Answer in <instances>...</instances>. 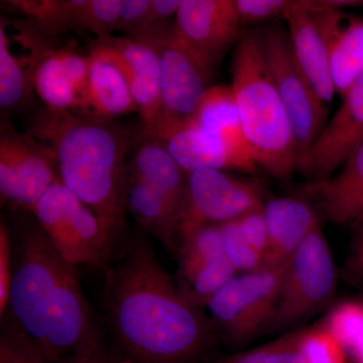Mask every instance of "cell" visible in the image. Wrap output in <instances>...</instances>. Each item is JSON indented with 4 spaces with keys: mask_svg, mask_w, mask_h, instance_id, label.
<instances>
[{
    "mask_svg": "<svg viewBox=\"0 0 363 363\" xmlns=\"http://www.w3.org/2000/svg\"><path fill=\"white\" fill-rule=\"evenodd\" d=\"M126 209L138 223L171 252L178 250L181 215L157 191L126 173Z\"/></svg>",
    "mask_w": 363,
    "mask_h": 363,
    "instance_id": "603a6c76",
    "label": "cell"
},
{
    "mask_svg": "<svg viewBox=\"0 0 363 363\" xmlns=\"http://www.w3.org/2000/svg\"><path fill=\"white\" fill-rule=\"evenodd\" d=\"M189 123L214 136L240 156L252 160L231 85L211 86Z\"/></svg>",
    "mask_w": 363,
    "mask_h": 363,
    "instance_id": "cb8c5ba5",
    "label": "cell"
},
{
    "mask_svg": "<svg viewBox=\"0 0 363 363\" xmlns=\"http://www.w3.org/2000/svg\"><path fill=\"white\" fill-rule=\"evenodd\" d=\"M33 89L48 109L52 111H71L86 116L88 113L76 86L64 68L57 49L52 50L40 62L35 72Z\"/></svg>",
    "mask_w": 363,
    "mask_h": 363,
    "instance_id": "d4e9b609",
    "label": "cell"
},
{
    "mask_svg": "<svg viewBox=\"0 0 363 363\" xmlns=\"http://www.w3.org/2000/svg\"><path fill=\"white\" fill-rule=\"evenodd\" d=\"M60 181L49 147L32 133L2 125L0 135V194L2 202L30 211L52 184Z\"/></svg>",
    "mask_w": 363,
    "mask_h": 363,
    "instance_id": "8fae6325",
    "label": "cell"
},
{
    "mask_svg": "<svg viewBox=\"0 0 363 363\" xmlns=\"http://www.w3.org/2000/svg\"><path fill=\"white\" fill-rule=\"evenodd\" d=\"M323 324L350 354L363 338V302L345 301L340 303L327 315Z\"/></svg>",
    "mask_w": 363,
    "mask_h": 363,
    "instance_id": "f1b7e54d",
    "label": "cell"
},
{
    "mask_svg": "<svg viewBox=\"0 0 363 363\" xmlns=\"http://www.w3.org/2000/svg\"><path fill=\"white\" fill-rule=\"evenodd\" d=\"M33 135L50 147L61 183L89 208L119 245L125 231V135L106 119L47 109Z\"/></svg>",
    "mask_w": 363,
    "mask_h": 363,
    "instance_id": "3957f363",
    "label": "cell"
},
{
    "mask_svg": "<svg viewBox=\"0 0 363 363\" xmlns=\"http://www.w3.org/2000/svg\"><path fill=\"white\" fill-rule=\"evenodd\" d=\"M264 204V188L259 181L238 179L221 169L191 172L178 247L182 240L203 226L235 220Z\"/></svg>",
    "mask_w": 363,
    "mask_h": 363,
    "instance_id": "30bf717a",
    "label": "cell"
},
{
    "mask_svg": "<svg viewBox=\"0 0 363 363\" xmlns=\"http://www.w3.org/2000/svg\"><path fill=\"white\" fill-rule=\"evenodd\" d=\"M52 247L74 267H107L118 245L104 224L57 181L48 189L33 211Z\"/></svg>",
    "mask_w": 363,
    "mask_h": 363,
    "instance_id": "5b68a950",
    "label": "cell"
},
{
    "mask_svg": "<svg viewBox=\"0 0 363 363\" xmlns=\"http://www.w3.org/2000/svg\"><path fill=\"white\" fill-rule=\"evenodd\" d=\"M175 26L182 39L214 69L242 35L233 0H181Z\"/></svg>",
    "mask_w": 363,
    "mask_h": 363,
    "instance_id": "5bb4252c",
    "label": "cell"
},
{
    "mask_svg": "<svg viewBox=\"0 0 363 363\" xmlns=\"http://www.w3.org/2000/svg\"><path fill=\"white\" fill-rule=\"evenodd\" d=\"M101 303L119 363H194L215 342L212 320L182 296L143 236L105 269Z\"/></svg>",
    "mask_w": 363,
    "mask_h": 363,
    "instance_id": "6da1fadb",
    "label": "cell"
},
{
    "mask_svg": "<svg viewBox=\"0 0 363 363\" xmlns=\"http://www.w3.org/2000/svg\"><path fill=\"white\" fill-rule=\"evenodd\" d=\"M11 262H13V247H11V229L2 221L0 224V316L6 312L9 305Z\"/></svg>",
    "mask_w": 363,
    "mask_h": 363,
    "instance_id": "e575fe53",
    "label": "cell"
},
{
    "mask_svg": "<svg viewBox=\"0 0 363 363\" xmlns=\"http://www.w3.org/2000/svg\"><path fill=\"white\" fill-rule=\"evenodd\" d=\"M0 363H49L38 344L9 313L1 316Z\"/></svg>",
    "mask_w": 363,
    "mask_h": 363,
    "instance_id": "4316f807",
    "label": "cell"
},
{
    "mask_svg": "<svg viewBox=\"0 0 363 363\" xmlns=\"http://www.w3.org/2000/svg\"><path fill=\"white\" fill-rule=\"evenodd\" d=\"M236 13L242 23H257L262 21L288 18L300 1L295 0H233Z\"/></svg>",
    "mask_w": 363,
    "mask_h": 363,
    "instance_id": "d6a6232c",
    "label": "cell"
},
{
    "mask_svg": "<svg viewBox=\"0 0 363 363\" xmlns=\"http://www.w3.org/2000/svg\"><path fill=\"white\" fill-rule=\"evenodd\" d=\"M11 291L4 313L38 344L49 363L104 342L76 267L55 250L37 220L16 233L11 229Z\"/></svg>",
    "mask_w": 363,
    "mask_h": 363,
    "instance_id": "7a4b0ae2",
    "label": "cell"
},
{
    "mask_svg": "<svg viewBox=\"0 0 363 363\" xmlns=\"http://www.w3.org/2000/svg\"><path fill=\"white\" fill-rule=\"evenodd\" d=\"M224 252L238 274L257 271L262 267L264 257L245 240L238 219L220 225Z\"/></svg>",
    "mask_w": 363,
    "mask_h": 363,
    "instance_id": "4dcf8cb0",
    "label": "cell"
},
{
    "mask_svg": "<svg viewBox=\"0 0 363 363\" xmlns=\"http://www.w3.org/2000/svg\"><path fill=\"white\" fill-rule=\"evenodd\" d=\"M363 142V74L343 96L330 123L298 161L304 175L322 181L333 176Z\"/></svg>",
    "mask_w": 363,
    "mask_h": 363,
    "instance_id": "4fadbf2b",
    "label": "cell"
},
{
    "mask_svg": "<svg viewBox=\"0 0 363 363\" xmlns=\"http://www.w3.org/2000/svg\"><path fill=\"white\" fill-rule=\"evenodd\" d=\"M131 38L147 43L159 56L162 109L152 128L162 123L190 121L211 87L213 67L182 39L175 21H166Z\"/></svg>",
    "mask_w": 363,
    "mask_h": 363,
    "instance_id": "8992f818",
    "label": "cell"
},
{
    "mask_svg": "<svg viewBox=\"0 0 363 363\" xmlns=\"http://www.w3.org/2000/svg\"><path fill=\"white\" fill-rule=\"evenodd\" d=\"M351 358L353 359V362L354 363H363V338L357 347L354 348L350 353Z\"/></svg>",
    "mask_w": 363,
    "mask_h": 363,
    "instance_id": "60d3db41",
    "label": "cell"
},
{
    "mask_svg": "<svg viewBox=\"0 0 363 363\" xmlns=\"http://www.w3.org/2000/svg\"><path fill=\"white\" fill-rule=\"evenodd\" d=\"M57 363H119L105 342L83 346Z\"/></svg>",
    "mask_w": 363,
    "mask_h": 363,
    "instance_id": "74e56055",
    "label": "cell"
},
{
    "mask_svg": "<svg viewBox=\"0 0 363 363\" xmlns=\"http://www.w3.org/2000/svg\"><path fill=\"white\" fill-rule=\"evenodd\" d=\"M181 0H150L149 11L145 18V28L142 32L150 28L169 21L173 16H177Z\"/></svg>",
    "mask_w": 363,
    "mask_h": 363,
    "instance_id": "f35d334b",
    "label": "cell"
},
{
    "mask_svg": "<svg viewBox=\"0 0 363 363\" xmlns=\"http://www.w3.org/2000/svg\"><path fill=\"white\" fill-rule=\"evenodd\" d=\"M231 69V87L250 156L257 167L272 176L290 175L298 162L292 124L255 33L241 35Z\"/></svg>",
    "mask_w": 363,
    "mask_h": 363,
    "instance_id": "277c9868",
    "label": "cell"
},
{
    "mask_svg": "<svg viewBox=\"0 0 363 363\" xmlns=\"http://www.w3.org/2000/svg\"><path fill=\"white\" fill-rule=\"evenodd\" d=\"M150 6V0H123L116 30H123L131 37L142 32Z\"/></svg>",
    "mask_w": 363,
    "mask_h": 363,
    "instance_id": "8d00e7d4",
    "label": "cell"
},
{
    "mask_svg": "<svg viewBox=\"0 0 363 363\" xmlns=\"http://www.w3.org/2000/svg\"><path fill=\"white\" fill-rule=\"evenodd\" d=\"M85 0H13L4 4L25 14L33 25L50 37L78 30Z\"/></svg>",
    "mask_w": 363,
    "mask_h": 363,
    "instance_id": "484cf974",
    "label": "cell"
},
{
    "mask_svg": "<svg viewBox=\"0 0 363 363\" xmlns=\"http://www.w3.org/2000/svg\"><path fill=\"white\" fill-rule=\"evenodd\" d=\"M60 60L66 69L67 73L70 76L74 85L77 88L79 95L82 98L87 111H89L88 104V88H89V72L90 61L89 56H83L73 50L65 48V49H57Z\"/></svg>",
    "mask_w": 363,
    "mask_h": 363,
    "instance_id": "836d02e7",
    "label": "cell"
},
{
    "mask_svg": "<svg viewBox=\"0 0 363 363\" xmlns=\"http://www.w3.org/2000/svg\"><path fill=\"white\" fill-rule=\"evenodd\" d=\"M306 192L318 202L329 220L357 226L363 221V142L346 160L337 175L314 183Z\"/></svg>",
    "mask_w": 363,
    "mask_h": 363,
    "instance_id": "d6986e66",
    "label": "cell"
},
{
    "mask_svg": "<svg viewBox=\"0 0 363 363\" xmlns=\"http://www.w3.org/2000/svg\"><path fill=\"white\" fill-rule=\"evenodd\" d=\"M267 242L262 267L289 264L306 238L320 226L314 208L296 198H274L264 206Z\"/></svg>",
    "mask_w": 363,
    "mask_h": 363,
    "instance_id": "ac0fdd59",
    "label": "cell"
},
{
    "mask_svg": "<svg viewBox=\"0 0 363 363\" xmlns=\"http://www.w3.org/2000/svg\"><path fill=\"white\" fill-rule=\"evenodd\" d=\"M32 21H0V106L13 108L33 89L35 72L54 48Z\"/></svg>",
    "mask_w": 363,
    "mask_h": 363,
    "instance_id": "7c38bea8",
    "label": "cell"
},
{
    "mask_svg": "<svg viewBox=\"0 0 363 363\" xmlns=\"http://www.w3.org/2000/svg\"><path fill=\"white\" fill-rule=\"evenodd\" d=\"M300 344L305 363H347L345 348L323 322L303 329Z\"/></svg>",
    "mask_w": 363,
    "mask_h": 363,
    "instance_id": "f546056e",
    "label": "cell"
},
{
    "mask_svg": "<svg viewBox=\"0 0 363 363\" xmlns=\"http://www.w3.org/2000/svg\"><path fill=\"white\" fill-rule=\"evenodd\" d=\"M238 225L245 240L264 257L267 242V230L264 207L253 210L238 219Z\"/></svg>",
    "mask_w": 363,
    "mask_h": 363,
    "instance_id": "d590c367",
    "label": "cell"
},
{
    "mask_svg": "<svg viewBox=\"0 0 363 363\" xmlns=\"http://www.w3.org/2000/svg\"><path fill=\"white\" fill-rule=\"evenodd\" d=\"M335 264L321 225L298 248L286 266L271 329H283L325 309L336 292Z\"/></svg>",
    "mask_w": 363,
    "mask_h": 363,
    "instance_id": "9c48e42d",
    "label": "cell"
},
{
    "mask_svg": "<svg viewBox=\"0 0 363 363\" xmlns=\"http://www.w3.org/2000/svg\"><path fill=\"white\" fill-rule=\"evenodd\" d=\"M143 136L161 143L187 174L200 169H233L250 175L257 173L259 167L252 160L240 156L189 121L159 124Z\"/></svg>",
    "mask_w": 363,
    "mask_h": 363,
    "instance_id": "9a60e30c",
    "label": "cell"
},
{
    "mask_svg": "<svg viewBox=\"0 0 363 363\" xmlns=\"http://www.w3.org/2000/svg\"><path fill=\"white\" fill-rule=\"evenodd\" d=\"M357 235L348 259V272L351 278L363 284V221L358 224Z\"/></svg>",
    "mask_w": 363,
    "mask_h": 363,
    "instance_id": "ab89813d",
    "label": "cell"
},
{
    "mask_svg": "<svg viewBox=\"0 0 363 363\" xmlns=\"http://www.w3.org/2000/svg\"><path fill=\"white\" fill-rule=\"evenodd\" d=\"M253 33L292 124L298 161L323 130L326 107L298 65L288 30L271 23Z\"/></svg>",
    "mask_w": 363,
    "mask_h": 363,
    "instance_id": "ba28073f",
    "label": "cell"
},
{
    "mask_svg": "<svg viewBox=\"0 0 363 363\" xmlns=\"http://www.w3.org/2000/svg\"><path fill=\"white\" fill-rule=\"evenodd\" d=\"M301 331L292 332L259 347L222 358L215 363H305Z\"/></svg>",
    "mask_w": 363,
    "mask_h": 363,
    "instance_id": "83f0119b",
    "label": "cell"
},
{
    "mask_svg": "<svg viewBox=\"0 0 363 363\" xmlns=\"http://www.w3.org/2000/svg\"><path fill=\"white\" fill-rule=\"evenodd\" d=\"M286 266L262 267L238 274L209 301L207 308L215 329L227 342L242 345L271 328Z\"/></svg>",
    "mask_w": 363,
    "mask_h": 363,
    "instance_id": "52a82bcc",
    "label": "cell"
},
{
    "mask_svg": "<svg viewBox=\"0 0 363 363\" xmlns=\"http://www.w3.org/2000/svg\"><path fill=\"white\" fill-rule=\"evenodd\" d=\"M126 173L149 184L183 216L187 199L188 174L157 140L145 138ZM181 224V223H180Z\"/></svg>",
    "mask_w": 363,
    "mask_h": 363,
    "instance_id": "7402d4cb",
    "label": "cell"
},
{
    "mask_svg": "<svg viewBox=\"0 0 363 363\" xmlns=\"http://www.w3.org/2000/svg\"><path fill=\"white\" fill-rule=\"evenodd\" d=\"M319 1L301 0L286 18L294 56L308 82L324 104L335 94L329 57L328 43L318 16L324 11Z\"/></svg>",
    "mask_w": 363,
    "mask_h": 363,
    "instance_id": "2e32d148",
    "label": "cell"
},
{
    "mask_svg": "<svg viewBox=\"0 0 363 363\" xmlns=\"http://www.w3.org/2000/svg\"><path fill=\"white\" fill-rule=\"evenodd\" d=\"M328 43L335 92L345 95L363 74V18L339 9L318 11Z\"/></svg>",
    "mask_w": 363,
    "mask_h": 363,
    "instance_id": "ffe728a7",
    "label": "cell"
},
{
    "mask_svg": "<svg viewBox=\"0 0 363 363\" xmlns=\"http://www.w3.org/2000/svg\"><path fill=\"white\" fill-rule=\"evenodd\" d=\"M88 56V104L93 116L111 121L113 117L138 111L123 67L111 49L96 40Z\"/></svg>",
    "mask_w": 363,
    "mask_h": 363,
    "instance_id": "44dd1931",
    "label": "cell"
},
{
    "mask_svg": "<svg viewBox=\"0 0 363 363\" xmlns=\"http://www.w3.org/2000/svg\"><path fill=\"white\" fill-rule=\"evenodd\" d=\"M123 0H85L79 18L78 32L94 33L97 39L116 30Z\"/></svg>",
    "mask_w": 363,
    "mask_h": 363,
    "instance_id": "1f68e13d",
    "label": "cell"
},
{
    "mask_svg": "<svg viewBox=\"0 0 363 363\" xmlns=\"http://www.w3.org/2000/svg\"><path fill=\"white\" fill-rule=\"evenodd\" d=\"M123 67L142 119L143 135L149 133L161 117L162 86L159 56L152 45L135 38H101Z\"/></svg>",
    "mask_w": 363,
    "mask_h": 363,
    "instance_id": "e0dca14e",
    "label": "cell"
}]
</instances>
